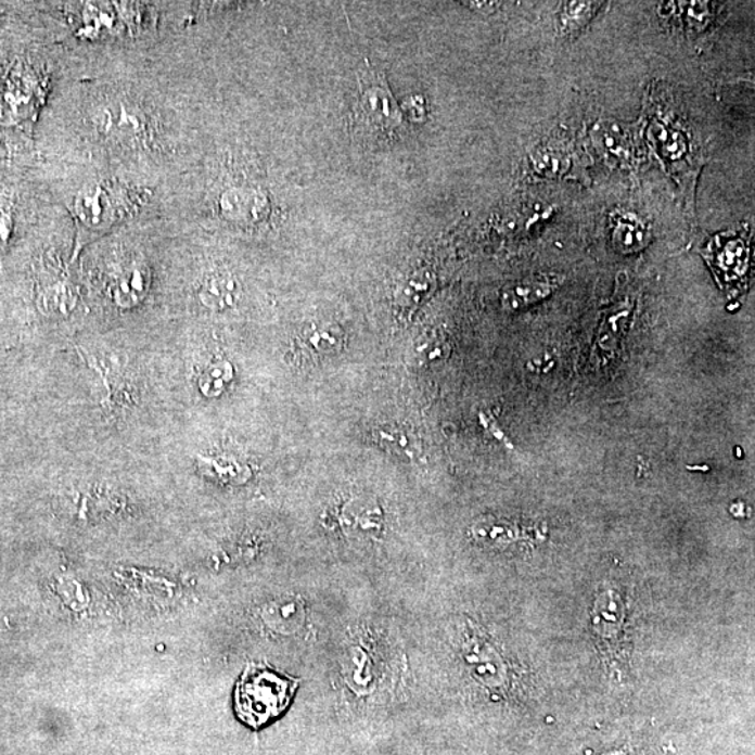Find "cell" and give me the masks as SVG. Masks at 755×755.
<instances>
[{
    "mask_svg": "<svg viewBox=\"0 0 755 755\" xmlns=\"http://www.w3.org/2000/svg\"><path fill=\"white\" fill-rule=\"evenodd\" d=\"M298 686V679L282 675L268 666L251 663L236 682V716L252 729L263 728L289 708Z\"/></svg>",
    "mask_w": 755,
    "mask_h": 755,
    "instance_id": "1",
    "label": "cell"
},
{
    "mask_svg": "<svg viewBox=\"0 0 755 755\" xmlns=\"http://www.w3.org/2000/svg\"><path fill=\"white\" fill-rule=\"evenodd\" d=\"M357 81V95L351 115L353 130L370 140L394 137L404 126V115L384 75L376 74L366 63L358 72Z\"/></svg>",
    "mask_w": 755,
    "mask_h": 755,
    "instance_id": "2",
    "label": "cell"
},
{
    "mask_svg": "<svg viewBox=\"0 0 755 755\" xmlns=\"http://www.w3.org/2000/svg\"><path fill=\"white\" fill-rule=\"evenodd\" d=\"M706 259L720 282L740 283L748 272L750 246L742 236L719 235L709 245Z\"/></svg>",
    "mask_w": 755,
    "mask_h": 755,
    "instance_id": "3",
    "label": "cell"
},
{
    "mask_svg": "<svg viewBox=\"0 0 755 755\" xmlns=\"http://www.w3.org/2000/svg\"><path fill=\"white\" fill-rule=\"evenodd\" d=\"M95 128L108 138L132 139L146 129V116L137 105L126 101H110L97 108Z\"/></svg>",
    "mask_w": 755,
    "mask_h": 755,
    "instance_id": "4",
    "label": "cell"
},
{
    "mask_svg": "<svg viewBox=\"0 0 755 755\" xmlns=\"http://www.w3.org/2000/svg\"><path fill=\"white\" fill-rule=\"evenodd\" d=\"M341 525L343 530L356 539H371L381 534L384 515L375 500L356 497L342 508Z\"/></svg>",
    "mask_w": 755,
    "mask_h": 755,
    "instance_id": "5",
    "label": "cell"
},
{
    "mask_svg": "<svg viewBox=\"0 0 755 755\" xmlns=\"http://www.w3.org/2000/svg\"><path fill=\"white\" fill-rule=\"evenodd\" d=\"M297 345L305 356L311 358L332 356L342 350L345 335L335 323L312 322L303 329Z\"/></svg>",
    "mask_w": 755,
    "mask_h": 755,
    "instance_id": "6",
    "label": "cell"
},
{
    "mask_svg": "<svg viewBox=\"0 0 755 755\" xmlns=\"http://www.w3.org/2000/svg\"><path fill=\"white\" fill-rule=\"evenodd\" d=\"M152 283L146 265L133 264L116 276L113 295L120 308H133L146 297Z\"/></svg>",
    "mask_w": 755,
    "mask_h": 755,
    "instance_id": "7",
    "label": "cell"
},
{
    "mask_svg": "<svg viewBox=\"0 0 755 755\" xmlns=\"http://www.w3.org/2000/svg\"><path fill=\"white\" fill-rule=\"evenodd\" d=\"M75 213L90 229H101L113 217V203L103 188L91 185L81 189L75 197Z\"/></svg>",
    "mask_w": 755,
    "mask_h": 755,
    "instance_id": "8",
    "label": "cell"
},
{
    "mask_svg": "<svg viewBox=\"0 0 755 755\" xmlns=\"http://www.w3.org/2000/svg\"><path fill=\"white\" fill-rule=\"evenodd\" d=\"M200 298L205 307L215 311H225L234 307L240 298V285L234 276L227 272H216L206 276L200 289Z\"/></svg>",
    "mask_w": 755,
    "mask_h": 755,
    "instance_id": "9",
    "label": "cell"
},
{
    "mask_svg": "<svg viewBox=\"0 0 755 755\" xmlns=\"http://www.w3.org/2000/svg\"><path fill=\"white\" fill-rule=\"evenodd\" d=\"M612 240L614 248L622 254H636L650 245L652 231L636 216H617L613 219Z\"/></svg>",
    "mask_w": 755,
    "mask_h": 755,
    "instance_id": "10",
    "label": "cell"
},
{
    "mask_svg": "<svg viewBox=\"0 0 755 755\" xmlns=\"http://www.w3.org/2000/svg\"><path fill=\"white\" fill-rule=\"evenodd\" d=\"M559 284V280L540 276V278L527 279L525 282L517 283L508 289L502 295L503 307L508 309H520L527 305L540 302L553 293Z\"/></svg>",
    "mask_w": 755,
    "mask_h": 755,
    "instance_id": "11",
    "label": "cell"
},
{
    "mask_svg": "<svg viewBox=\"0 0 755 755\" xmlns=\"http://www.w3.org/2000/svg\"><path fill=\"white\" fill-rule=\"evenodd\" d=\"M374 437L385 451L396 457L414 459L421 452L418 435L404 425H384L375 430Z\"/></svg>",
    "mask_w": 755,
    "mask_h": 755,
    "instance_id": "12",
    "label": "cell"
},
{
    "mask_svg": "<svg viewBox=\"0 0 755 755\" xmlns=\"http://www.w3.org/2000/svg\"><path fill=\"white\" fill-rule=\"evenodd\" d=\"M232 380H234V368H232L231 362L217 360L205 368L197 385H200L203 396L215 399L225 394Z\"/></svg>",
    "mask_w": 755,
    "mask_h": 755,
    "instance_id": "13",
    "label": "cell"
},
{
    "mask_svg": "<svg viewBox=\"0 0 755 755\" xmlns=\"http://www.w3.org/2000/svg\"><path fill=\"white\" fill-rule=\"evenodd\" d=\"M433 287V278L425 272H414L408 276L396 290V305L401 311H414Z\"/></svg>",
    "mask_w": 755,
    "mask_h": 755,
    "instance_id": "14",
    "label": "cell"
},
{
    "mask_svg": "<svg viewBox=\"0 0 755 755\" xmlns=\"http://www.w3.org/2000/svg\"><path fill=\"white\" fill-rule=\"evenodd\" d=\"M76 302L75 290L69 284L57 283L41 294L38 305L48 317H66L74 311Z\"/></svg>",
    "mask_w": 755,
    "mask_h": 755,
    "instance_id": "15",
    "label": "cell"
},
{
    "mask_svg": "<svg viewBox=\"0 0 755 755\" xmlns=\"http://www.w3.org/2000/svg\"><path fill=\"white\" fill-rule=\"evenodd\" d=\"M221 205L227 215L240 220H249L258 215L260 207H263V201L255 192L235 189V191L226 193Z\"/></svg>",
    "mask_w": 755,
    "mask_h": 755,
    "instance_id": "16",
    "label": "cell"
},
{
    "mask_svg": "<svg viewBox=\"0 0 755 755\" xmlns=\"http://www.w3.org/2000/svg\"><path fill=\"white\" fill-rule=\"evenodd\" d=\"M602 3L598 2H568L564 3L560 14V27L564 34H575L592 21Z\"/></svg>",
    "mask_w": 755,
    "mask_h": 755,
    "instance_id": "17",
    "label": "cell"
},
{
    "mask_svg": "<svg viewBox=\"0 0 755 755\" xmlns=\"http://www.w3.org/2000/svg\"><path fill=\"white\" fill-rule=\"evenodd\" d=\"M449 350L448 342L439 333H430L414 343L411 348V361L415 364L425 367L444 358Z\"/></svg>",
    "mask_w": 755,
    "mask_h": 755,
    "instance_id": "18",
    "label": "cell"
},
{
    "mask_svg": "<svg viewBox=\"0 0 755 755\" xmlns=\"http://www.w3.org/2000/svg\"><path fill=\"white\" fill-rule=\"evenodd\" d=\"M534 167L540 176L559 177L570 167V158L559 149L541 148L536 150Z\"/></svg>",
    "mask_w": 755,
    "mask_h": 755,
    "instance_id": "19",
    "label": "cell"
},
{
    "mask_svg": "<svg viewBox=\"0 0 755 755\" xmlns=\"http://www.w3.org/2000/svg\"><path fill=\"white\" fill-rule=\"evenodd\" d=\"M201 468L205 469L206 473L216 474L220 478H230V481L242 482L248 476L249 471L245 464L235 462L234 459L219 458H203Z\"/></svg>",
    "mask_w": 755,
    "mask_h": 755,
    "instance_id": "20",
    "label": "cell"
},
{
    "mask_svg": "<svg viewBox=\"0 0 755 755\" xmlns=\"http://www.w3.org/2000/svg\"><path fill=\"white\" fill-rule=\"evenodd\" d=\"M673 137L671 142L665 144V154L670 159H679L686 153L684 138L680 133H673Z\"/></svg>",
    "mask_w": 755,
    "mask_h": 755,
    "instance_id": "21",
    "label": "cell"
},
{
    "mask_svg": "<svg viewBox=\"0 0 755 755\" xmlns=\"http://www.w3.org/2000/svg\"><path fill=\"white\" fill-rule=\"evenodd\" d=\"M9 232H11V221L7 213L0 212V242L8 240Z\"/></svg>",
    "mask_w": 755,
    "mask_h": 755,
    "instance_id": "22",
    "label": "cell"
}]
</instances>
